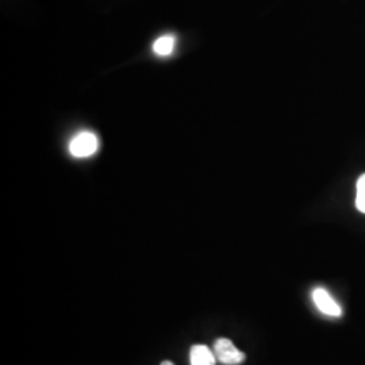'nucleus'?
<instances>
[{"label": "nucleus", "mask_w": 365, "mask_h": 365, "mask_svg": "<svg viewBox=\"0 0 365 365\" xmlns=\"http://www.w3.org/2000/svg\"><path fill=\"white\" fill-rule=\"evenodd\" d=\"M99 141L96 135L90 131H83L78 134L69 144L71 155L76 158L90 157L98 150Z\"/></svg>", "instance_id": "obj_2"}, {"label": "nucleus", "mask_w": 365, "mask_h": 365, "mask_svg": "<svg viewBox=\"0 0 365 365\" xmlns=\"http://www.w3.org/2000/svg\"><path fill=\"white\" fill-rule=\"evenodd\" d=\"M356 209L365 214V173L359 178L356 184Z\"/></svg>", "instance_id": "obj_6"}, {"label": "nucleus", "mask_w": 365, "mask_h": 365, "mask_svg": "<svg viewBox=\"0 0 365 365\" xmlns=\"http://www.w3.org/2000/svg\"><path fill=\"white\" fill-rule=\"evenodd\" d=\"M312 297H313L314 304L321 313L325 314L327 317H334V318H339L342 315V309L339 307V303L333 299V297L325 288H315Z\"/></svg>", "instance_id": "obj_3"}, {"label": "nucleus", "mask_w": 365, "mask_h": 365, "mask_svg": "<svg viewBox=\"0 0 365 365\" xmlns=\"http://www.w3.org/2000/svg\"><path fill=\"white\" fill-rule=\"evenodd\" d=\"M161 365H175V364H173V363H172V361H163V363H161Z\"/></svg>", "instance_id": "obj_7"}, {"label": "nucleus", "mask_w": 365, "mask_h": 365, "mask_svg": "<svg viewBox=\"0 0 365 365\" xmlns=\"http://www.w3.org/2000/svg\"><path fill=\"white\" fill-rule=\"evenodd\" d=\"M191 365H215L217 357L206 345H194L190 352Z\"/></svg>", "instance_id": "obj_4"}, {"label": "nucleus", "mask_w": 365, "mask_h": 365, "mask_svg": "<svg viewBox=\"0 0 365 365\" xmlns=\"http://www.w3.org/2000/svg\"><path fill=\"white\" fill-rule=\"evenodd\" d=\"M214 354L218 361L225 365H238L245 361L247 356L235 348V344L227 339H220L214 344Z\"/></svg>", "instance_id": "obj_1"}, {"label": "nucleus", "mask_w": 365, "mask_h": 365, "mask_svg": "<svg viewBox=\"0 0 365 365\" xmlns=\"http://www.w3.org/2000/svg\"><path fill=\"white\" fill-rule=\"evenodd\" d=\"M175 43H176V39L173 36H163V37H160V38L155 41L153 52L156 53L157 56L167 57V56H170V53L173 52Z\"/></svg>", "instance_id": "obj_5"}]
</instances>
